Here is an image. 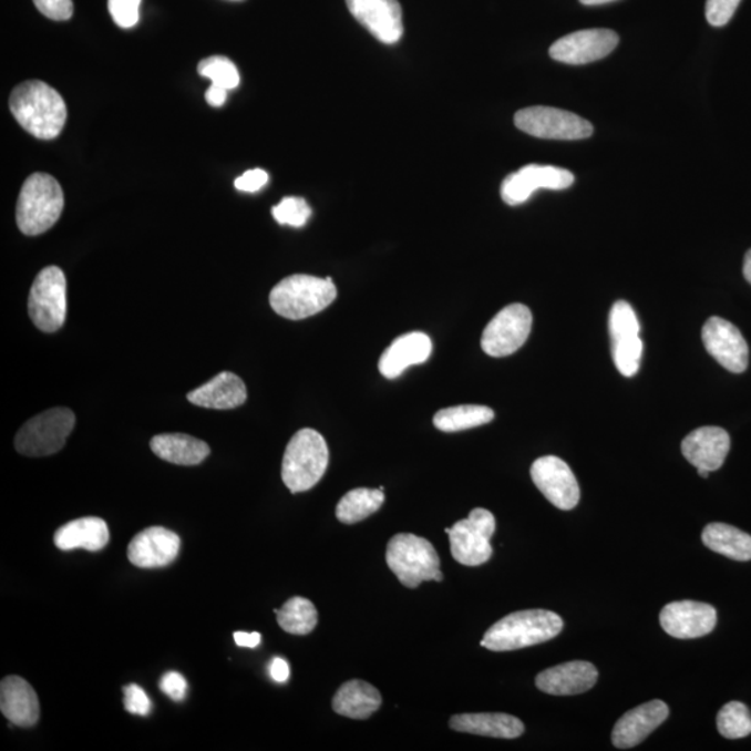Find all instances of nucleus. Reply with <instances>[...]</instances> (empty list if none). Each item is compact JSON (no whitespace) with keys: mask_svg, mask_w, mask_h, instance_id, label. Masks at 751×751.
Wrapping results in <instances>:
<instances>
[{"mask_svg":"<svg viewBox=\"0 0 751 751\" xmlns=\"http://www.w3.org/2000/svg\"><path fill=\"white\" fill-rule=\"evenodd\" d=\"M9 106L21 127L38 140L56 138L66 124V103L42 81H25L16 86Z\"/></svg>","mask_w":751,"mask_h":751,"instance_id":"f257e3e1","label":"nucleus"},{"mask_svg":"<svg viewBox=\"0 0 751 751\" xmlns=\"http://www.w3.org/2000/svg\"><path fill=\"white\" fill-rule=\"evenodd\" d=\"M564 628L559 615L547 609H526L507 615L484 634L481 646L492 651H514L546 644Z\"/></svg>","mask_w":751,"mask_h":751,"instance_id":"f03ea898","label":"nucleus"},{"mask_svg":"<svg viewBox=\"0 0 751 751\" xmlns=\"http://www.w3.org/2000/svg\"><path fill=\"white\" fill-rule=\"evenodd\" d=\"M329 460V447L323 435L313 429L299 430L292 435L282 456V482L292 494L308 492L322 481Z\"/></svg>","mask_w":751,"mask_h":751,"instance_id":"7ed1b4c3","label":"nucleus"},{"mask_svg":"<svg viewBox=\"0 0 751 751\" xmlns=\"http://www.w3.org/2000/svg\"><path fill=\"white\" fill-rule=\"evenodd\" d=\"M64 206L63 189L56 178L47 173H34L25 179L21 188L16 220L25 236H40L62 216Z\"/></svg>","mask_w":751,"mask_h":751,"instance_id":"20e7f679","label":"nucleus"},{"mask_svg":"<svg viewBox=\"0 0 751 751\" xmlns=\"http://www.w3.org/2000/svg\"><path fill=\"white\" fill-rule=\"evenodd\" d=\"M336 297L337 288L330 277L292 275L274 287L269 301L280 317L301 320L322 312Z\"/></svg>","mask_w":751,"mask_h":751,"instance_id":"39448f33","label":"nucleus"},{"mask_svg":"<svg viewBox=\"0 0 751 751\" xmlns=\"http://www.w3.org/2000/svg\"><path fill=\"white\" fill-rule=\"evenodd\" d=\"M385 560L397 579L408 589H416L423 582H442L444 578L433 544L412 533H399L391 538Z\"/></svg>","mask_w":751,"mask_h":751,"instance_id":"423d86ee","label":"nucleus"},{"mask_svg":"<svg viewBox=\"0 0 751 751\" xmlns=\"http://www.w3.org/2000/svg\"><path fill=\"white\" fill-rule=\"evenodd\" d=\"M75 426V415L69 408H53L40 413L16 434L14 447L21 455L48 456L66 445Z\"/></svg>","mask_w":751,"mask_h":751,"instance_id":"0eeeda50","label":"nucleus"},{"mask_svg":"<svg viewBox=\"0 0 751 751\" xmlns=\"http://www.w3.org/2000/svg\"><path fill=\"white\" fill-rule=\"evenodd\" d=\"M66 292V276L58 266H48L38 274L29 297V313L38 329L54 333L62 328L68 313Z\"/></svg>","mask_w":751,"mask_h":751,"instance_id":"6e6552de","label":"nucleus"},{"mask_svg":"<svg viewBox=\"0 0 751 751\" xmlns=\"http://www.w3.org/2000/svg\"><path fill=\"white\" fill-rule=\"evenodd\" d=\"M495 532V518L490 511L475 508L466 519L456 522L449 533L451 554L465 567L486 564L493 555L490 538Z\"/></svg>","mask_w":751,"mask_h":751,"instance_id":"1a4fd4ad","label":"nucleus"},{"mask_svg":"<svg viewBox=\"0 0 751 751\" xmlns=\"http://www.w3.org/2000/svg\"><path fill=\"white\" fill-rule=\"evenodd\" d=\"M516 127L532 137L544 140H585L593 134V125L578 114L557 107L531 106L515 114Z\"/></svg>","mask_w":751,"mask_h":751,"instance_id":"9d476101","label":"nucleus"},{"mask_svg":"<svg viewBox=\"0 0 751 751\" xmlns=\"http://www.w3.org/2000/svg\"><path fill=\"white\" fill-rule=\"evenodd\" d=\"M532 325V312L526 305H508L484 329L482 350L493 358L513 356L529 339Z\"/></svg>","mask_w":751,"mask_h":751,"instance_id":"9b49d317","label":"nucleus"},{"mask_svg":"<svg viewBox=\"0 0 751 751\" xmlns=\"http://www.w3.org/2000/svg\"><path fill=\"white\" fill-rule=\"evenodd\" d=\"M531 476L549 503L563 511H570L579 504L578 481L567 462L558 456L547 455L533 462Z\"/></svg>","mask_w":751,"mask_h":751,"instance_id":"f8f14e48","label":"nucleus"},{"mask_svg":"<svg viewBox=\"0 0 751 751\" xmlns=\"http://www.w3.org/2000/svg\"><path fill=\"white\" fill-rule=\"evenodd\" d=\"M575 183L574 174L555 166L527 165L511 173L501 184V198L510 206L525 204L537 189H567Z\"/></svg>","mask_w":751,"mask_h":751,"instance_id":"ddd939ff","label":"nucleus"},{"mask_svg":"<svg viewBox=\"0 0 751 751\" xmlns=\"http://www.w3.org/2000/svg\"><path fill=\"white\" fill-rule=\"evenodd\" d=\"M618 43L619 37L611 30H582L559 38L549 48V56L557 62L578 66L607 58Z\"/></svg>","mask_w":751,"mask_h":751,"instance_id":"4468645a","label":"nucleus"},{"mask_svg":"<svg viewBox=\"0 0 751 751\" xmlns=\"http://www.w3.org/2000/svg\"><path fill=\"white\" fill-rule=\"evenodd\" d=\"M707 352L722 368L732 373H743L749 367V347L737 326L722 318L707 320L703 333Z\"/></svg>","mask_w":751,"mask_h":751,"instance_id":"2eb2a0df","label":"nucleus"},{"mask_svg":"<svg viewBox=\"0 0 751 751\" xmlns=\"http://www.w3.org/2000/svg\"><path fill=\"white\" fill-rule=\"evenodd\" d=\"M660 624L667 635L677 639H698L709 635L717 625V611L710 604L673 601L660 614Z\"/></svg>","mask_w":751,"mask_h":751,"instance_id":"dca6fc26","label":"nucleus"},{"mask_svg":"<svg viewBox=\"0 0 751 751\" xmlns=\"http://www.w3.org/2000/svg\"><path fill=\"white\" fill-rule=\"evenodd\" d=\"M350 13L380 42L393 45L404 34L399 0H346Z\"/></svg>","mask_w":751,"mask_h":751,"instance_id":"f3484780","label":"nucleus"},{"mask_svg":"<svg viewBox=\"0 0 751 751\" xmlns=\"http://www.w3.org/2000/svg\"><path fill=\"white\" fill-rule=\"evenodd\" d=\"M182 541L176 533L162 526H152L135 535L128 544L130 563L150 569L167 567L176 560Z\"/></svg>","mask_w":751,"mask_h":751,"instance_id":"a211bd4d","label":"nucleus"},{"mask_svg":"<svg viewBox=\"0 0 751 751\" xmlns=\"http://www.w3.org/2000/svg\"><path fill=\"white\" fill-rule=\"evenodd\" d=\"M669 717V709L661 700L636 707L615 723L613 743L617 749H632L644 742Z\"/></svg>","mask_w":751,"mask_h":751,"instance_id":"6ab92c4d","label":"nucleus"},{"mask_svg":"<svg viewBox=\"0 0 751 751\" xmlns=\"http://www.w3.org/2000/svg\"><path fill=\"white\" fill-rule=\"evenodd\" d=\"M731 450V438L727 430L706 426L686 435L682 454L698 470L714 472L720 470Z\"/></svg>","mask_w":751,"mask_h":751,"instance_id":"aec40b11","label":"nucleus"},{"mask_svg":"<svg viewBox=\"0 0 751 751\" xmlns=\"http://www.w3.org/2000/svg\"><path fill=\"white\" fill-rule=\"evenodd\" d=\"M598 671L591 662L570 661L537 675L536 686L553 696H575L587 692L597 683Z\"/></svg>","mask_w":751,"mask_h":751,"instance_id":"412c9836","label":"nucleus"},{"mask_svg":"<svg viewBox=\"0 0 751 751\" xmlns=\"http://www.w3.org/2000/svg\"><path fill=\"white\" fill-rule=\"evenodd\" d=\"M0 710L7 720L21 728L34 727L41 716L34 688L20 677H8L0 683Z\"/></svg>","mask_w":751,"mask_h":751,"instance_id":"4be33fe9","label":"nucleus"},{"mask_svg":"<svg viewBox=\"0 0 751 751\" xmlns=\"http://www.w3.org/2000/svg\"><path fill=\"white\" fill-rule=\"evenodd\" d=\"M433 344L428 335L422 331H413L399 337L383 352L379 361L380 373L385 379L400 378L405 369L413 364H421L432 356Z\"/></svg>","mask_w":751,"mask_h":751,"instance_id":"5701e85b","label":"nucleus"},{"mask_svg":"<svg viewBox=\"0 0 751 751\" xmlns=\"http://www.w3.org/2000/svg\"><path fill=\"white\" fill-rule=\"evenodd\" d=\"M187 399L192 404L208 410H234L247 401V388L237 374L222 372L210 382L188 393Z\"/></svg>","mask_w":751,"mask_h":751,"instance_id":"b1692460","label":"nucleus"},{"mask_svg":"<svg viewBox=\"0 0 751 751\" xmlns=\"http://www.w3.org/2000/svg\"><path fill=\"white\" fill-rule=\"evenodd\" d=\"M450 728L456 732L498 739H516L525 732L524 722L519 718L503 712L454 716L450 720Z\"/></svg>","mask_w":751,"mask_h":751,"instance_id":"393cba45","label":"nucleus"},{"mask_svg":"<svg viewBox=\"0 0 751 751\" xmlns=\"http://www.w3.org/2000/svg\"><path fill=\"white\" fill-rule=\"evenodd\" d=\"M109 527L105 521L96 516H86L63 525L54 533L53 542L62 552L83 548L86 552H100L109 543Z\"/></svg>","mask_w":751,"mask_h":751,"instance_id":"a878e982","label":"nucleus"},{"mask_svg":"<svg viewBox=\"0 0 751 751\" xmlns=\"http://www.w3.org/2000/svg\"><path fill=\"white\" fill-rule=\"evenodd\" d=\"M382 706V695L374 686L363 680H348L337 690L333 710L337 714L352 720H368Z\"/></svg>","mask_w":751,"mask_h":751,"instance_id":"bb28decb","label":"nucleus"},{"mask_svg":"<svg viewBox=\"0 0 751 751\" xmlns=\"http://www.w3.org/2000/svg\"><path fill=\"white\" fill-rule=\"evenodd\" d=\"M151 450L163 461L174 465H199L210 454L209 445L183 433L157 434L151 440Z\"/></svg>","mask_w":751,"mask_h":751,"instance_id":"cd10ccee","label":"nucleus"},{"mask_svg":"<svg viewBox=\"0 0 751 751\" xmlns=\"http://www.w3.org/2000/svg\"><path fill=\"white\" fill-rule=\"evenodd\" d=\"M701 541L707 548L723 557L743 563L751 559V536L738 527L716 522L704 527Z\"/></svg>","mask_w":751,"mask_h":751,"instance_id":"c85d7f7f","label":"nucleus"},{"mask_svg":"<svg viewBox=\"0 0 751 751\" xmlns=\"http://www.w3.org/2000/svg\"><path fill=\"white\" fill-rule=\"evenodd\" d=\"M384 492L380 488H353L339 501L336 508L341 524L353 525L378 513L384 504Z\"/></svg>","mask_w":751,"mask_h":751,"instance_id":"c756f323","label":"nucleus"},{"mask_svg":"<svg viewBox=\"0 0 751 751\" xmlns=\"http://www.w3.org/2000/svg\"><path fill=\"white\" fill-rule=\"evenodd\" d=\"M494 412L492 408L483 405H459L445 408L433 418L435 429L444 433L461 432L473 428L483 426L492 422Z\"/></svg>","mask_w":751,"mask_h":751,"instance_id":"7c9ffc66","label":"nucleus"},{"mask_svg":"<svg viewBox=\"0 0 751 751\" xmlns=\"http://www.w3.org/2000/svg\"><path fill=\"white\" fill-rule=\"evenodd\" d=\"M275 613L277 623L287 634L308 635L318 625V609L308 598L292 597L280 609H276Z\"/></svg>","mask_w":751,"mask_h":751,"instance_id":"2f4dec72","label":"nucleus"},{"mask_svg":"<svg viewBox=\"0 0 751 751\" xmlns=\"http://www.w3.org/2000/svg\"><path fill=\"white\" fill-rule=\"evenodd\" d=\"M609 335L613 346L640 339V323L632 307L628 302L618 301L609 312Z\"/></svg>","mask_w":751,"mask_h":751,"instance_id":"473e14b6","label":"nucleus"},{"mask_svg":"<svg viewBox=\"0 0 751 751\" xmlns=\"http://www.w3.org/2000/svg\"><path fill=\"white\" fill-rule=\"evenodd\" d=\"M718 732L727 739H742L751 733V714L740 701H731L722 707L717 717Z\"/></svg>","mask_w":751,"mask_h":751,"instance_id":"72a5a7b5","label":"nucleus"},{"mask_svg":"<svg viewBox=\"0 0 751 751\" xmlns=\"http://www.w3.org/2000/svg\"><path fill=\"white\" fill-rule=\"evenodd\" d=\"M198 73L209 79L212 84L222 86L227 91L237 89L239 73L236 64L225 56H212L199 63Z\"/></svg>","mask_w":751,"mask_h":751,"instance_id":"f704fd0d","label":"nucleus"},{"mask_svg":"<svg viewBox=\"0 0 751 751\" xmlns=\"http://www.w3.org/2000/svg\"><path fill=\"white\" fill-rule=\"evenodd\" d=\"M271 215L279 225L304 227L312 215V209L304 198L287 197L274 206Z\"/></svg>","mask_w":751,"mask_h":751,"instance_id":"c9c22d12","label":"nucleus"},{"mask_svg":"<svg viewBox=\"0 0 751 751\" xmlns=\"http://www.w3.org/2000/svg\"><path fill=\"white\" fill-rule=\"evenodd\" d=\"M141 0H107L109 13L122 29H133L140 21Z\"/></svg>","mask_w":751,"mask_h":751,"instance_id":"e433bc0d","label":"nucleus"},{"mask_svg":"<svg viewBox=\"0 0 751 751\" xmlns=\"http://www.w3.org/2000/svg\"><path fill=\"white\" fill-rule=\"evenodd\" d=\"M740 0H707L706 18L712 27H723L731 21Z\"/></svg>","mask_w":751,"mask_h":751,"instance_id":"4c0bfd02","label":"nucleus"},{"mask_svg":"<svg viewBox=\"0 0 751 751\" xmlns=\"http://www.w3.org/2000/svg\"><path fill=\"white\" fill-rule=\"evenodd\" d=\"M124 709L130 714L146 717L152 710V701L138 685H128L124 688Z\"/></svg>","mask_w":751,"mask_h":751,"instance_id":"58836bf2","label":"nucleus"},{"mask_svg":"<svg viewBox=\"0 0 751 751\" xmlns=\"http://www.w3.org/2000/svg\"><path fill=\"white\" fill-rule=\"evenodd\" d=\"M35 7L45 18L64 21L72 18L73 0H34Z\"/></svg>","mask_w":751,"mask_h":751,"instance_id":"ea45409f","label":"nucleus"},{"mask_svg":"<svg viewBox=\"0 0 751 751\" xmlns=\"http://www.w3.org/2000/svg\"><path fill=\"white\" fill-rule=\"evenodd\" d=\"M161 690L174 701H182L187 696V680L178 672H166L161 679Z\"/></svg>","mask_w":751,"mask_h":751,"instance_id":"a19ab883","label":"nucleus"},{"mask_svg":"<svg viewBox=\"0 0 751 751\" xmlns=\"http://www.w3.org/2000/svg\"><path fill=\"white\" fill-rule=\"evenodd\" d=\"M268 182V173L263 171V168H254V171L245 172L241 177L236 179L234 185L243 193H258Z\"/></svg>","mask_w":751,"mask_h":751,"instance_id":"79ce46f5","label":"nucleus"},{"mask_svg":"<svg viewBox=\"0 0 751 751\" xmlns=\"http://www.w3.org/2000/svg\"><path fill=\"white\" fill-rule=\"evenodd\" d=\"M269 672L275 682L286 683L288 678H290V666H288L285 658L276 657L275 660L270 662Z\"/></svg>","mask_w":751,"mask_h":751,"instance_id":"37998d69","label":"nucleus"},{"mask_svg":"<svg viewBox=\"0 0 751 751\" xmlns=\"http://www.w3.org/2000/svg\"><path fill=\"white\" fill-rule=\"evenodd\" d=\"M234 641H236L239 647H248V649H255L263 641V636L258 632L247 634V632H236L234 634Z\"/></svg>","mask_w":751,"mask_h":751,"instance_id":"c03bdc74","label":"nucleus"},{"mask_svg":"<svg viewBox=\"0 0 751 751\" xmlns=\"http://www.w3.org/2000/svg\"><path fill=\"white\" fill-rule=\"evenodd\" d=\"M205 97L206 102H208L209 105L219 107L227 100V90L222 89V86L212 84L210 89L206 91Z\"/></svg>","mask_w":751,"mask_h":751,"instance_id":"a18cd8bd","label":"nucleus"},{"mask_svg":"<svg viewBox=\"0 0 751 751\" xmlns=\"http://www.w3.org/2000/svg\"><path fill=\"white\" fill-rule=\"evenodd\" d=\"M743 275L745 280H748L751 285V249L748 250V254H745L744 257Z\"/></svg>","mask_w":751,"mask_h":751,"instance_id":"49530a36","label":"nucleus"},{"mask_svg":"<svg viewBox=\"0 0 751 751\" xmlns=\"http://www.w3.org/2000/svg\"><path fill=\"white\" fill-rule=\"evenodd\" d=\"M582 4H586V7H597V4H606L609 2H615V0H579Z\"/></svg>","mask_w":751,"mask_h":751,"instance_id":"de8ad7c7","label":"nucleus"},{"mask_svg":"<svg viewBox=\"0 0 751 751\" xmlns=\"http://www.w3.org/2000/svg\"><path fill=\"white\" fill-rule=\"evenodd\" d=\"M698 473L701 477H709L710 472H707L704 470H698Z\"/></svg>","mask_w":751,"mask_h":751,"instance_id":"09e8293b","label":"nucleus"}]
</instances>
